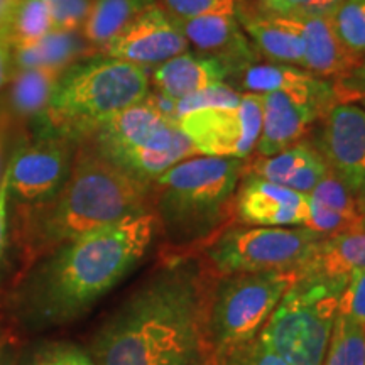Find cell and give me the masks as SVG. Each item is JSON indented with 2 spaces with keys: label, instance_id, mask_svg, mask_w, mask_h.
Listing matches in <instances>:
<instances>
[{
  "label": "cell",
  "instance_id": "cell-1",
  "mask_svg": "<svg viewBox=\"0 0 365 365\" xmlns=\"http://www.w3.org/2000/svg\"><path fill=\"white\" fill-rule=\"evenodd\" d=\"M215 274L202 254L166 255L91 339L95 365H202L213 357L207 331Z\"/></svg>",
  "mask_w": 365,
  "mask_h": 365
},
{
  "label": "cell",
  "instance_id": "cell-2",
  "mask_svg": "<svg viewBox=\"0 0 365 365\" xmlns=\"http://www.w3.org/2000/svg\"><path fill=\"white\" fill-rule=\"evenodd\" d=\"M158 234L148 210L59 245L24 267L9 296L12 314L29 328L80 318L143 261Z\"/></svg>",
  "mask_w": 365,
  "mask_h": 365
},
{
  "label": "cell",
  "instance_id": "cell-3",
  "mask_svg": "<svg viewBox=\"0 0 365 365\" xmlns=\"http://www.w3.org/2000/svg\"><path fill=\"white\" fill-rule=\"evenodd\" d=\"M153 210V185L137 180L80 140L65 185L54 198L12 222L24 267L66 242Z\"/></svg>",
  "mask_w": 365,
  "mask_h": 365
},
{
  "label": "cell",
  "instance_id": "cell-4",
  "mask_svg": "<svg viewBox=\"0 0 365 365\" xmlns=\"http://www.w3.org/2000/svg\"><path fill=\"white\" fill-rule=\"evenodd\" d=\"M244 164L239 158L193 156L153 182V212L168 255L200 254L232 225Z\"/></svg>",
  "mask_w": 365,
  "mask_h": 365
},
{
  "label": "cell",
  "instance_id": "cell-5",
  "mask_svg": "<svg viewBox=\"0 0 365 365\" xmlns=\"http://www.w3.org/2000/svg\"><path fill=\"white\" fill-rule=\"evenodd\" d=\"M149 88V70L143 66L103 54L85 58L59 78L41 129L80 143L108 117L143 102Z\"/></svg>",
  "mask_w": 365,
  "mask_h": 365
},
{
  "label": "cell",
  "instance_id": "cell-6",
  "mask_svg": "<svg viewBox=\"0 0 365 365\" xmlns=\"http://www.w3.org/2000/svg\"><path fill=\"white\" fill-rule=\"evenodd\" d=\"M83 140L115 166L153 185L185 159L200 156L176 122L159 110L153 98L117 112Z\"/></svg>",
  "mask_w": 365,
  "mask_h": 365
},
{
  "label": "cell",
  "instance_id": "cell-7",
  "mask_svg": "<svg viewBox=\"0 0 365 365\" xmlns=\"http://www.w3.org/2000/svg\"><path fill=\"white\" fill-rule=\"evenodd\" d=\"M346 279L298 277L259 333L261 339L289 365H322Z\"/></svg>",
  "mask_w": 365,
  "mask_h": 365
},
{
  "label": "cell",
  "instance_id": "cell-8",
  "mask_svg": "<svg viewBox=\"0 0 365 365\" xmlns=\"http://www.w3.org/2000/svg\"><path fill=\"white\" fill-rule=\"evenodd\" d=\"M296 279V271L240 272L213 277L207 312L212 354L220 355L259 336Z\"/></svg>",
  "mask_w": 365,
  "mask_h": 365
},
{
  "label": "cell",
  "instance_id": "cell-9",
  "mask_svg": "<svg viewBox=\"0 0 365 365\" xmlns=\"http://www.w3.org/2000/svg\"><path fill=\"white\" fill-rule=\"evenodd\" d=\"M307 227H228L202 250L215 276L240 272L298 271L319 240Z\"/></svg>",
  "mask_w": 365,
  "mask_h": 365
},
{
  "label": "cell",
  "instance_id": "cell-10",
  "mask_svg": "<svg viewBox=\"0 0 365 365\" xmlns=\"http://www.w3.org/2000/svg\"><path fill=\"white\" fill-rule=\"evenodd\" d=\"M76 145L78 143L70 137L41 129L39 134L17 148L7 163L12 222L51 202L70 175Z\"/></svg>",
  "mask_w": 365,
  "mask_h": 365
},
{
  "label": "cell",
  "instance_id": "cell-11",
  "mask_svg": "<svg viewBox=\"0 0 365 365\" xmlns=\"http://www.w3.org/2000/svg\"><path fill=\"white\" fill-rule=\"evenodd\" d=\"M200 156H252L262 127V95L244 93L235 107L202 108L176 118Z\"/></svg>",
  "mask_w": 365,
  "mask_h": 365
},
{
  "label": "cell",
  "instance_id": "cell-12",
  "mask_svg": "<svg viewBox=\"0 0 365 365\" xmlns=\"http://www.w3.org/2000/svg\"><path fill=\"white\" fill-rule=\"evenodd\" d=\"M188 49V39L176 21L156 2L108 41L100 49V54L149 70Z\"/></svg>",
  "mask_w": 365,
  "mask_h": 365
},
{
  "label": "cell",
  "instance_id": "cell-13",
  "mask_svg": "<svg viewBox=\"0 0 365 365\" xmlns=\"http://www.w3.org/2000/svg\"><path fill=\"white\" fill-rule=\"evenodd\" d=\"M328 170L357 193L365 178V107L336 103L323 117L318 144Z\"/></svg>",
  "mask_w": 365,
  "mask_h": 365
},
{
  "label": "cell",
  "instance_id": "cell-14",
  "mask_svg": "<svg viewBox=\"0 0 365 365\" xmlns=\"http://www.w3.org/2000/svg\"><path fill=\"white\" fill-rule=\"evenodd\" d=\"M308 218V195L262 178L242 175L235 220L249 227H301Z\"/></svg>",
  "mask_w": 365,
  "mask_h": 365
},
{
  "label": "cell",
  "instance_id": "cell-15",
  "mask_svg": "<svg viewBox=\"0 0 365 365\" xmlns=\"http://www.w3.org/2000/svg\"><path fill=\"white\" fill-rule=\"evenodd\" d=\"M333 105L301 95L271 91L262 95V127L259 135L257 156H272L299 143L313 122L325 117Z\"/></svg>",
  "mask_w": 365,
  "mask_h": 365
},
{
  "label": "cell",
  "instance_id": "cell-16",
  "mask_svg": "<svg viewBox=\"0 0 365 365\" xmlns=\"http://www.w3.org/2000/svg\"><path fill=\"white\" fill-rule=\"evenodd\" d=\"M176 24L190 44L207 56L220 59L234 76H239L245 68L257 61V49L244 33L235 14H212L176 21Z\"/></svg>",
  "mask_w": 365,
  "mask_h": 365
},
{
  "label": "cell",
  "instance_id": "cell-17",
  "mask_svg": "<svg viewBox=\"0 0 365 365\" xmlns=\"http://www.w3.org/2000/svg\"><path fill=\"white\" fill-rule=\"evenodd\" d=\"M286 19L304 46L303 70L319 78L339 80L357 65L359 59L352 56L333 29L330 14H279Z\"/></svg>",
  "mask_w": 365,
  "mask_h": 365
},
{
  "label": "cell",
  "instance_id": "cell-18",
  "mask_svg": "<svg viewBox=\"0 0 365 365\" xmlns=\"http://www.w3.org/2000/svg\"><path fill=\"white\" fill-rule=\"evenodd\" d=\"M327 173L325 159L308 140H299L272 156L247 158L244 164V175L262 178L303 195L312 193Z\"/></svg>",
  "mask_w": 365,
  "mask_h": 365
},
{
  "label": "cell",
  "instance_id": "cell-19",
  "mask_svg": "<svg viewBox=\"0 0 365 365\" xmlns=\"http://www.w3.org/2000/svg\"><path fill=\"white\" fill-rule=\"evenodd\" d=\"M230 76H234V73L220 59L203 53H191L188 49L153 68L149 81L156 88V93L180 102L208 86L225 83Z\"/></svg>",
  "mask_w": 365,
  "mask_h": 365
},
{
  "label": "cell",
  "instance_id": "cell-20",
  "mask_svg": "<svg viewBox=\"0 0 365 365\" xmlns=\"http://www.w3.org/2000/svg\"><path fill=\"white\" fill-rule=\"evenodd\" d=\"M239 76L240 88L245 93L264 95L271 91H284V93L322 100L328 105L339 103L333 81L319 78L299 66L281 65V63H267V65L255 63L245 68Z\"/></svg>",
  "mask_w": 365,
  "mask_h": 365
},
{
  "label": "cell",
  "instance_id": "cell-21",
  "mask_svg": "<svg viewBox=\"0 0 365 365\" xmlns=\"http://www.w3.org/2000/svg\"><path fill=\"white\" fill-rule=\"evenodd\" d=\"M355 271H365V223L319 240L296 272L298 277H349Z\"/></svg>",
  "mask_w": 365,
  "mask_h": 365
},
{
  "label": "cell",
  "instance_id": "cell-22",
  "mask_svg": "<svg viewBox=\"0 0 365 365\" xmlns=\"http://www.w3.org/2000/svg\"><path fill=\"white\" fill-rule=\"evenodd\" d=\"M244 33L252 41L254 48L262 56L271 59L272 63L293 65L303 68L304 46L298 33L287 24L279 14H261V16H247L237 14Z\"/></svg>",
  "mask_w": 365,
  "mask_h": 365
},
{
  "label": "cell",
  "instance_id": "cell-23",
  "mask_svg": "<svg viewBox=\"0 0 365 365\" xmlns=\"http://www.w3.org/2000/svg\"><path fill=\"white\" fill-rule=\"evenodd\" d=\"M66 68L39 66L14 70L7 83L9 115L19 120H43L53 91Z\"/></svg>",
  "mask_w": 365,
  "mask_h": 365
},
{
  "label": "cell",
  "instance_id": "cell-24",
  "mask_svg": "<svg viewBox=\"0 0 365 365\" xmlns=\"http://www.w3.org/2000/svg\"><path fill=\"white\" fill-rule=\"evenodd\" d=\"M95 48L81 38L80 33H49L38 43L27 48L14 49V70L39 66L68 68L73 63L93 56Z\"/></svg>",
  "mask_w": 365,
  "mask_h": 365
},
{
  "label": "cell",
  "instance_id": "cell-25",
  "mask_svg": "<svg viewBox=\"0 0 365 365\" xmlns=\"http://www.w3.org/2000/svg\"><path fill=\"white\" fill-rule=\"evenodd\" d=\"M156 0H91L80 34L97 51Z\"/></svg>",
  "mask_w": 365,
  "mask_h": 365
},
{
  "label": "cell",
  "instance_id": "cell-26",
  "mask_svg": "<svg viewBox=\"0 0 365 365\" xmlns=\"http://www.w3.org/2000/svg\"><path fill=\"white\" fill-rule=\"evenodd\" d=\"M322 365H365V325L336 313Z\"/></svg>",
  "mask_w": 365,
  "mask_h": 365
},
{
  "label": "cell",
  "instance_id": "cell-27",
  "mask_svg": "<svg viewBox=\"0 0 365 365\" xmlns=\"http://www.w3.org/2000/svg\"><path fill=\"white\" fill-rule=\"evenodd\" d=\"M12 49L27 48L53 33L44 0H21L7 26Z\"/></svg>",
  "mask_w": 365,
  "mask_h": 365
},
{
  "label": "cell",
  "instance_id": "cell-28",
  "mask_svg": "<svg viewBox=\"0 0 365 365\" xmlns=\"http://www.w3.org/2000/svg\"><path fill=\"white\" fill-rule=\"evenodd\" d=\"M340 43L357 59L365 56V0H344L331 14Z\"/></svg>",
  "mask_w": 365,
  "mask_h": 365
},
{
  "label": "cell",
  "instance_id": "cell-29",
  "mask_svg": "<svg viewBox=\"0 0 365 365\" xmlns=\"http://www.w3.org/2000/svg\"><path fill=\"white\" fill-rule=\"evenodd\" d=\"M308 198L323 205L328 210L340 213V215L349 218L350 222L357 223V225L365 223V217L357 203V196L330 170L322 178V181L314 186Z\"/></svg>",
  "mask_w": 365,
  "mask_h": 365
},
{
  "label": "cell",
  "instance_id": "cell-30",
  "mask_svg": "<svg viewBox=\"0 0 365 365\" xmlns=\"http://www.w3.org/2000/svg\"><path fill=\"white\" fill-rule=\"evenodd\" d=\"M213 357L218 365H289L279 354L274 352L261 335Z\"/></svg>",
  "mask_w": 365,
  "mask_h": 365
},
{
  "label": "cell",
  "instance_id": "cell-31",
  "mask_svg": "<svg viewBox=\"0 0 365 365\" xmlns=\"http://www.w3.org/2000/svg\"><path fill=\"white\" fill-rule=\"evenodd\" d=\"M173 19L188 21L212 14H239V0H156Z\"/></svg>",
  "mask_w": 365,
  "mask_h": 365
},
{
  "label": "cell",
  "instance_id": "cell-32",
  "mask_svg": "<svg viewBox=\"0 0 365 365\" xmlns=\"http://www.w3.org/2000/svg\"><path fill=\"white\" fill-rule=\"evenodd\" d=\"M242 95L239 91L228 86L227 83H218L208 86L191 97L175 102V122L185 113L202 110V108H217V107H235L240 102Z\"/></svg>",
  "mask_w": 365,
  "mask_h": 365
},
{
  "label": "cell",
  "instance_id": "cell-33",
  "mask_svg": "<svg viewBox=\"0 0 365 365\" xmlns=\"http://www.w3.org/2000/svg\"><path fill=\"white\" fill-rule=\"evenodd\" d=\"M21 365H95L90 354L85 349L68 344V341H54L36 349L29 359Z\"/></svg>",
  "mask_w": 365,
  "mask_h": 365
},
{
  "label": "cell",
  "instance_id": "cell-34",
  "mask_svg": "<svg viewBox=\"0 0 365 365\" xmlns=\"http://www.w3.org/2000/svg\"><path fill=\"white\" fill-rule=\"evenodd\" d=\"M53 33H80L91 0H44Z\"/></svg>",
  "mask_w": 365,
  "mask_h": 365
},
{
  "label": "cell",
  "instance_id": "cell-35",
  "mask_svg": "<svg viewBox=\"0 0 365 365\" xmlns=\"http://www.w3.org/2000/svg\"><path fill=\"white\" fill-rule=\"evenodd\" d=\"M339 313L365 325V271H355L349 276L339 299Z\"/></svg>",
  "mask_w": 365,
  "mask_h": 365
},
{
  "label": "cell",
  "instance_id": "cell-36",
  "mask_svg": "<svg viewBox=\"0 0 365 365\" xmlns=\"http://www.w3.org/2000/svg\"><path fill=\"white\" fill-rule=\"evenodd\" d=\"M339 103L365 105V56L349 73L333 81Z\"/></svg>",
  "mask_w": 365,
  "mask_h": 365
},
{
  "label": "cell",
  "instance_id": "cell-37",
  "mask_svg": "<svg viewBox=\"0 0 365 365\" xmlns=\"http://www.w3.org/2000/svg\"><path fill=\"white\" fill-rule=\"evenodd\" d=\"M22 346L11 327L0 323V365H21Z\"/></svg>",
  "mask_w": 365,
  "mask_h": 365
},
{
  "label": "cell",
  "instance_id": "cell-38",
  "mask_svg": "<svg viewBox=\"0 0 365 365\" xmlns=\"http://www.w3.org/2000/svg\"><path fill=\"white\" fill-rule=\"evenodd\" d=\"M9 171L6 168L2 180H0V267H2L4 254H6L9 239V196H7Z\"/></svg>",
  "mask_w": 365,
  "mask_h": 365
},
{
  "label": "cell",
  "instance_id": "cell-39",
  "mask_svg": "<svg viewBox=\"0 0 365 365\" xmlns=\"http://www.w3.org/2000/svg\"><path fill=\"white\" fill-rule=\"evenodd\" d=\"M12 43L7 27H0V91L6 88L14 71Z\"/></svg>",
  "mask_w": 365,
  "mask_h": 365
},
{
  "label": "cell",
  "instance_id": "cell-40",
  "mask_svg": "<svg viewBox=\"0 0 365 365\" xmlns=\"http://www.w3.org/2000/svg\"><path fill=\"white\" fill-rule=\"evenodd\" d=\"M344 0H291L289 12L303 14H331Z\"/></svg>",
  "mask_w": 365,
  "mask_h": 365
},
{
  "label": "cell",
  "instance_id": "cell-41",
  "mask_svg": "<svg viewBox=\"0 0 365 365\" xmlns=\"http://www.w3.org/2000/svg\"><path fill=\"white\" fill-rule=\"evenodd\" d=\"M11 122L12 117L4 107H0V180H2L4 173H6L7 164L6 163V149H7V139L9 132H11Z\"/></svg>",
  "mask_w": 365,
  "mask_h": 365
},
{
  "label": "cell",
  "instance_id": "cell-42",
  "mask_svg": "<svg viewBox=\"0 0 365 365\" xmlns=\"http://www.w3.org/2000/svg\"><path fill=\"white\" fill-rule=\"evenodd\" d=\"M21 0H0V27H7Z\"/></svg>",
  "mask_w": 365,
  "mask_h": 365
},
{
  "label": "cell",
  "instance_id": "cell-43",
  "mask_svg": "<svg viewBox=\"0 0 365 365\" xmlns=\"http://www.w3.org/2000/svg\"><path fill=\"white\" fill-rule=\"evenodd\" d=\"M264 9L271 14H287L291 9V0H261Z\"/></svg>",
  "mask_w": 365,
  "mask_h": 365
},
{
  "label": "cell",
  "instance_id": "cell-44",
  "mask_svg": "<svg viewBox=\"0 0 365 365\" xmlns=\"http://www.w3.org/2000/svg\"><path fill=\"white\" fill-rule=\"evenodd\" d=\"M355 196H357V203H359V207H360V210H362V213L365 217V178H364L362 185H360L359 191L355 193Z\"/></svg>",
  "mask_w": 365,
  "mask_h": 365
},
{
  "label": "cell",
  "instance_id": "cell-45",
  "mask_svg": "<svg viewBox=\"0 0 365 365\" xmlns=\"http://www.w3.org/2000/svg\"><path fill=\"white\" fill-rule=\"evenodd\" d=\"M202 365H218V362H217V359H215V357H212V359H208L207 362L202 364Z\"/></svg>",
  "mask_w": 365,
  "mask_h": 365
}]
</instances>
